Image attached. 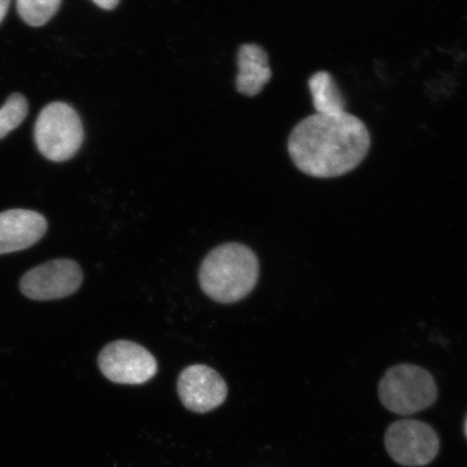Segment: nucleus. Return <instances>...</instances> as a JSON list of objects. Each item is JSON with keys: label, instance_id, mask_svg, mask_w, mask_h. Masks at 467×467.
<instances>
[{"label": "nucleus", "instance_id": "5", "mask_svg": "<svg viewBox=\"0 0 467 467\" xmlns=\"http://www.w3.org/2000/svg\"><path fill=\"white\" fill-rule=\"evenodd\" d=\"M385 448L396 463L408 467L428 465L440 452L436 431L418 420H400L385 434Z\"/></svg>", "mask_w": 467, "mask_h": 467}, {"label": "nucleus", "instance_id": "12", "mask_svg": "<svg viewBox=\"0 0 467 467\" xmlns=\"http://www.w3.org/2000/svg\"><path fill=\"white\" fill-rule=\"evenodd\" d=\"M60 5L61 0H16L17 14L26 25L34 27L48 23Z\"/></svg>", "mask_w": 467, "mask_h": 467}, {"label": "nucleus", "instance_id": "1", "mask_svg": "<svg viewBox=\"0 0 467 467\" xmlns=\"http://www.w3.org/2000/svg\"><path fill=\"white\" fill-rule=\"evenodd\" d=\"M371 144L368 128L358 117L314 114L292 130L288 150L300 171L314 178L341 177L360 165Z\"/></svg>", "mask_w": 467, "mask_h": 467}, {"label": "nucleus", "instance_id": "2", "mask_svg": "<svg viewBox=\"0 0 467 467\" xmlns=\"http://www.w3.org/2000/svg\"><path fill=\"white\" fill-rule=\"evenodd\" d=\"M258 258L249 247L238 243L221 244L202 263L200 284L210 299L235 303L246 297L258 283Z\"/></svg>", "mask_w": 467, "mask_h": 467}, {"label": "nucleus", "instance_id": "9", "mask_svg": "<svg viewBox=\"0 0 467 467\" xmlns=\"http://www.w3.org/2000/svg\"><path fill=\"white\" fill-rule=\"evenodd\" d=\"M48 222L33 210L11 209L0 213V254L34 246L45 236Z\"/></svg>", "mask_w": 467, "mask_h": 467}, {"label": "nucleus", "instance_id": "6", "mask_svg": "<svg viewBox=\"0 0 467 467\" xmlns=\"http://www.w3.org/2000/svg\"><path fill=\"white\" fill-rule=\"evenodd\" d=\"M98 365L102 375L119 384H143L157 373V361L148 349L138 343L114 341L99 354Z\"/></svg>", "mask_w": 467, "mask_h": 467}, {"label": "nucleus", "instance_id": "14", "mask_svg": "<svg viewBox=\"0 0 467 467\" xmlns=\"http://www.w3.org/2000/svg\"><path fill=\"white\" fill-rule=\"evenodd\" d=\"M98 7L104 10H113L119 5L120 0H92Z\"/></svg>", "mask_w": 467, "mask_h": 467}, {"label": "nucleus", "instance_id": "8", "mask_svg": "<svg viewBox=\"0 0 467 467\" xmlns=\"http://www.w3.org/2000/svg\"><path fill=\"white\" fill-rule=\"evenodd\" d=\"M178 393L186 409L196 413H206L223 404L227 397V385L213 368L192 365L181 372Z\"/></svg>", "mask_w": 467, "mask_h": 467}, {"label": "nucleus", "instance_id": "4", "mask_svg": "<svg viewBox=\"0 0 467 467\" xmlns=\"http://www.w3.org/2000/svg\"><path fill=\"white\" fill-rule=\"evenodd\" d=\"M35 143L47 160L67 161L80 150L84 127L78 112L67 103L52 102L42 109L34 127Z\"/></svg>", "mask_w": 467, "mask_h": 467}, {"label": "nucleus", "instance_id": "11", "mask_svg": "<svg viewBox=\"0 0 467 467\" xmlns=\"http://www.w3.org/2000/svg\"><path fill=\"white\" fill-rule=\"evenodd\" d=\"M314 109L317 114L338 115L346 113L347 101L331 74L315 73L308 80Z\"/></svg>", "mask_w": 467, "mask_h": 467}, {"label": "nucleus", "instance_id": "13", "mask_svg": "<svg viewBox=\"0 0 467 467\" xmlns=\"http://www.w3.org/2000/svg\"><path fill=\"white\" fill-rule=\"evenodd\" d=\"M28 103L21 93H13L0 109V140L16 130L26 119Z\"/></svg>", "mask_w": 467, "mask_h": 467}, {"label": "nucleus", "instance_id": "3", "mask_svg": "<svg viewBox=\"0 0 467 467\" xmlns=\"http://www.w3.org/2000/svg\"><path fill=\"white\" fill-rule=\"evenodd\" d=\"M382 405L400 416H410L428 409L437 400L433 377L421 367L400 365L390 368L379 385Z\"/></svg>", "mask_w": 467, "mask_h": 467}, {"label": "nucleus", "instance_id": "7", "mask_svg": "<svg viewBox=\"0 0 467 467\" xmlns=\"http://www.w3.org/2000/svg\"><path fill=\"white\" fill-rule=\"evenodd\" d=\"M83 280L84 274L78 262L57 259L26 272L20 280V290L31 300H58L74 295Z\"/></svg>", "mask_w": 467, "mask_h": 467}, {"label": "nucleus", "instance_id": "16", "mask_svg": "<svg viewBox=\"0 0 467 467\" xmlns=\"http://www.w3.org/2000/svg\"><path fill=\"white\" fill-rule=\"evenodd\" d=\"M465 435H466V438H467V419H466V422H465Z\"/></svg>", "mask_w": 467, "mask_h": 467}, {"label": "nucleus", "instance_id": "10", "mask_svg": "<svg viewBox=\"0 0 467 467\" xmlns=\"http://www.w3.org/2000/svg\"><path fill=\"white\" fill-rule=\"evenodd\" d=\"M237 64L236 88L238 92L248 97L259 95L272 78L265 50L255 44L244 45L239 49Z\"/></svg>", "mask_w": 467, "mask_h": 467}, {"label": "nucleus", "instance_id": "15", "mask_svg": "<svg viewBox=\"0 0 467 467\" xmlns=\"http://www.w3.org/2000/svg\"><path fill=\"white\" fill-rule=\"evenodd\" d=\"M10 0H0V23L3 22L4 17L8 13Z\"/></svg>", "mask_w": 467, "mask_h": 467}]
</instances>
